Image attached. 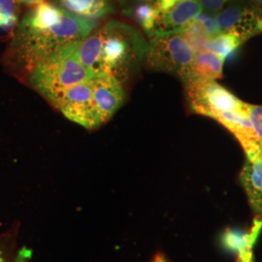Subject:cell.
<instances>
[{
  "instance_id": "cell-26",
  "label": "cell",
  "mask_w": 262,
  "mask_h": 262,
  "mask_svg": "<svg viewBox=\"0 0 262 262\" xmlns=\"http://www.w3.org/2000/svg\"><path fill=\"white\" fill-rule=\"evenodd\" d=\"M252 1L254 2V3H256V4H258V5L262 6V0H252Z\"/></svg>"
},
{
  "instance_id": "cell-14",
  "label": "cell",
  "mask_w": 262,
  "mask_h": 262,
  "mask_svg": "<svg viewBox=\"0 0 262 262\" xmlns=\"http://www.w3.org/2000/svg\"><path fill=\"white\" fill-rule=\"evenodd\" d=\"M64 9L86 19H98L113 11L112 0H60Z\"/></svg>"
},
{
  "instance_id": "cell-11",
  "label": "cell",
  "mask_w": 262,
  "mask_h": 262,
  "mask_svg": "<svg viewBox=\"0 0 262 262\" xmlns=\"http://www.w3.org/2000/svg\"><path fill=\"white\" fill-rule=\"evenodd\" d=\"M261 229L262 216L256 215L249 232L237 229H226L222 236V243L226 250L237 254V261L251 260L253 258V246L256 243Z\"/></svg>"
},
{
  "instance_id": "cell-2",
  "label": "cell",
  "mask_w": 262,
  "mask_h": 262,
  "mask_svg": "<svg viewBox=\"0 0 262 262\" xmlns=\"http://www.w3.org/2000/svg\"><path fill=\"white\" fill-rule=\"evenodd\" d=\"M98 32L100 48L95 73L103 72L126 82L145 62L149 42L138 29L118 20L107 21Z\"/></svg>"
},
{
  "instance_id": "cell-12",
  "label": "cell",
  "mask_w": 262,
  "mask_h": 262,
  "mask_svg": "<svg viewBox=\"0 0 262 262\" xmlns=\"http://www.w3.org/2000/svg\"><path fill=\"white\" fill-rule=\"evenodd\" d=\"M240 180L251 208L262 216V150L253 157H246Z\"/></svg>"
},
{
  "instance_id": "cell-17",
  "label": "cell",
  "mask_w": 262,
  "mask_h": 262,
  "mask_svg": "<svg viewBox=\"0 0 262 262\" xmlns=\"http://www.w3.org/2000/svg\"><path fill=\"white\" fill-rule=\"evenodd\" d=\"M180 33H182V35L186 38V40L190 44V46L193 48L196 54L199 52L205 51V45L208 40L210 39L208 37L204 28H202V26L196 19L191 21L187 28Z\"/></svg>"
},
{
  "instance_id": "cell-10",
  "label": "cell",
  "mask_w": 262,
  "mask_h": 262,
  "mask_svg": "<svg viewBox=\"0 0 262 262\" xmlns=\"http://www.w3.org/2000/svg\"><path fill=\"white\" fill-rule=\"evenodd\" d=\"M215 120L234 135L241 144L246 157H252L261 151L252 122L244 111L234 110L222 113L215 117Z\"/></svg>"
},
{
  "instance_id": "cell-13",
  "label": "cell",
  "mask_w": 262,
  "mask_h": 262,
  "mask_svg": "<svg viewBox=\"0 0 262 262\" xmlns=\"http://www.w3.org/2000/svg\"><path fill=\"white\" fill-rule=\"evenodd\" d=\"M225 60L215 53L202 51L195 55V57L187 69V72L180 79L183 84L192 82L215 81L223 76V67Z\"/></svg>"
},
{
  "instance_id": "cell-25",
  "label": "cell",
  "mask_w": 262,
  "mask_h": 262,
  "mask_svg": "<svg viewBox=\"0 0 262 262\" xmlns=\"http://www.w3.org/2000/svg\"><path fill=\"white\" fill-rule=\"evenodd\" d=\"M139 3H143V2H151V3H157L159 2V0H137ZM159 5V4H158Z\"/></svg>"
},
{
  "instance_id": "cell-27",
  "label": "cell",
  "mask_w": 262,
  "mask_h": 262,
  "mask_svg": "<svg viewBox=\"0 0 262 262\" xmlns=\"http://www.w3.org/2000/svg\"><path fill=\"white\" fill-rule=\"evenodd\" d=\"M0 262H4V258H3V256H2L1 253H0Z\"/></svg>"
},
{
  "instance_id": "cell-22",
  "label": "cell",
  "mask_w": 262,
  "mask_h": 262,
  "mask_svg": "<svg viewBox=\"0 0 262 262\" xmlns=\"http://www.w3.org/2000/svg\"><path fill=\"white\" fill-rule=\"evenodd\" d=\"M180 0H159L158 4H159V9L162 12V11H165V10L171 8L173 5H175Z\"/></svg>"
},
{
  "instance_id": "cell-15",
  "label": "cell",
  "mask_w": 262,
  "mask_h": 262,
  "mask_svg": "<svg viewBox=\"0 0 262 262\" xmlns=\"http://www.w3.org/2000/svg\"><path fill=\"white\" fill-rule=\"evenodd\" d=\"M133 19L143 28V30L150 37L157 26L161 11L157 3L143 2L134 6L126 12Z\"/></svg>"
},
{
  "instance_id": "cell-5",
  "label": "cell",
  "mask_w": 262,
  "mask_h": 262,
  "mask_svg": "<svg viewBox=\"0 0 262 262\" xmlns=\"http://www.w3.org/2000/svg\"><path fill=\"white\" fill-rule=\"evenodd\" d=\"M191 110L196 114L215 119L227 111H243L245 102L238 99L215 81L184 84Z\"/></svg>"
},
{
  "instance_id": "cell-8",
  "label": "cell",
  "mask_w": 262,
  "mask_h": 262,
  "mask_svg": "<svg viewBox=\"0 0 262 262\" xmlns=\"http://www.w3.org/2000/svg\"><path fill=\"white\" fill-rule=\"evenodd\" d=\"M101 124L108 122L124 101L122 83L114 76L97 72L89 80Z\"/></svg>"
},
{
  "instance_id": "cell-18",
  "label": "cell",
  "mask_w": 262,
  "mask_h": 262,
  "mask_svg": "<svg viewBox=\"0 0 262 262\" xmlns=\"http://www.w3.org/2000/svg\"><path fill=\"white\" fill-rule=\"evenodd\" d=\"M17 0H0V28L10 29L17 20Z\"/></svg>"
},
{
  "instance_id": "cell-6",
  "label": "cell",
  "mask_w": 262,
  "mask_h": 262,
  "mask_svg": "<svg viewBox=\"0 0 262 262\" xmlns=\"http://www.w3.org/2000/svg\"><path fill=\"white\" fill-rule=\"evenodd\" d=\"M215 18L221 32H230L245 43L262 34V6L252 0H232Z\"/></svg>"
},
{
  "instance_id": "cell-21",
  "label": "cell",
  "mask_w": 262,
  "mask_h": 262,
  "mask_svg": "<svg viewBox=\"0 0 262 262\" xmlns=\"http://www.w3.org/2000/svg\"><path fill=\"white\" fill-rule=\"evenodd\" d=\"M199 1L203 7V11L216 15L226 4H228L232 0H199Z\"/></svg>"
},
{
  "instance_id": "cell-7",
  "label": "cell",
  "mask_w": 262,
  "mask_h": 262,
  "mask_svg": "<svg viewBox=\"0 0 262 262\" xmlns=\"http://www.w3.org/2000/svg\"><path fill=\"white\" fill-rule=\"evenodd\" d=\"M56 107L68 120L84 128L94 129L102 125L89 81L75 84L67 90Z\"/></svg>"
},
{
  "instance_id": "cell-20",
  "label": "cell",
  "mask_w": 262,
  "mask_h": 262,
  "mask_svg": "<svg viewBox=\"0 0 262 262\" xmlns=\"http://www.w3.org/2000/svg\"><path fill=\"white\" fill-rule=\"evenodd\" d=\"M196 20L202 26V28H204L209 39H212L216 36L219 33H221V29L219 27L215 14H211L203 11L197 17Z\"/></svg>"
},
{
  "instance_id": "cell-16",
  "label": "cell",
  "mask_w": 262,
  "mask_h": 262,
  "mask_svg": "<svg viewBox=\"0 0 262 262\" xmlns=\"http://www.w3.org/2000/svg\"><path fill=\"white\" fill-rule=\"evenodd\" d=\"M242 44L243 42L240 40V38L237 37L233 33L221 32L215 37L208 40L205 45V51L215 53V55L221 56L225 60L227 56Z\"/></svg>"
},
{
  "instance_id": "cell-4",
  "label": "cell",
  "mask_w": 262,
  "mask_h": 262,
  "mask_svg": "<svg viewBox=\"0 0 262 262\" xmlns=\"http://www.w3.org/2000/svg\"><path fill=\"white\" fill-rule=\"evenodd\" d=\"M195 55L182 33L158 35L150 38L145 63L150 70L181 78L191 66Z\"/></svg>"
},
{
  "instance_id": "cell-3",
  "label": "cell",
  "mask_w": 262,
  "mask_h": 262,
  "mask_svg": "<svg viewBox=\"0 0 262 262\" xmlns=\"http://www.w3.org/2000/svg\"><path fill=\"white\" fill-rule=\"evenodd\" d=\"M78 42L39 59L29 67V83L55 106L67 90L88 82L94 75V71L83 66L77 57Z\"/></svg>"
},
{
  "instance_id": "cell-29",
  "label": "cell",
  "mask_w": 262,
  "mask_h": 262,
  "mask_svg": "<svg viewBox=\"0 0 262 262\" xmlns=\"http://www.w3.org/2000/svg\"><path fill=\"white\" fill-rule=\"evenodd\" d=\"M247 262H253V259H252V260H250V261H247Z\"/></svg>"
},
{
  "instance_id": "cell-24",
  "label": "cell",
  "mask_w": 262,
  "mask_h": 262,
  "mask_svg": "<svg viewBox=\"0 0 262 262\" xmlns=\"http://www.w3.org/2000/svg\"><path fill=\"white\" fill-rule=\"evenodd\" d=\"M19 3H24L26 5H30V6H36L38 4L44 2V0H17Z\"/></svg>"
},
{
  "instance_id": "cell-9",
  "label": "cell",
  "mask_w": 262,
  "mask_h": 262,
  "mask_svg": "<svg viewBox=\"0 0 262 262\" xmlns=\"http://www.w3.org/2000/svg\"><path fill=\"white\" fill-rule=\"evenodd\" d=\"M202 12L203 7L199 0H180L171 8L160 13L150 37L180 33Z\"/></svg>"
},
{
  "instance_id": "cell-23",
  "label": "cell",
  "mask_w": 262,
  "mask_h": 262,
  "mask_svg": "<svg viewBox=\"0 0 262 262\" xmlns=\"http://www.w3.org/2000/svg\"><path fill=\"white\" fill-rule=\"evenodd\" d=\"M150 262H171L168 259V257L162 253H158L155 254V256L151 258Z\"/></svg>"
},
{
  "instance_id": "cell-1",
  "label": "cell",
  "mask_w": 262,
  "mask_h": 262,
  "mask_svg": "<svg viewBox=\"0 0 262 262\" xmlns=\"http://www.w3.org/2000/svg\"><path fill=\"white\" fill-rule=\"evenodd\" d=\"M97 25L49 2L36 5L19 24L18 46L28 67L69 44L88 37Z\"/></svg>"
},
{
  "instance_id": "cell-28",
  "label": "cell",
  "mask_w": 262,
  "mask_h": 262,
  "mask_svg": "<svg viewBox=\"0 0 262 262\" xmlns=\"http://www.w3.org/2000/svg\"><path fill=\"white\" fill-rule=\"evenodd\" d=\"M18 262H26V261H25V260H19V261H18Z\"/></svg>"
},
{
  "instance_id": "cell-19",
  "label": "cell",
  "mask_w": 262,
  "mask_h": 262,
  "mask_svg": "<svg viewBox=\"0 0 262 262\" xmlns=\"http://www.w3.org/2000/svg\"><path fill=\"white\" fill-rule=\"evenodd\" d=\"M243 111L252 122L256 140L262 149V106L245 103Z\"/></svg>"
}]
</instances>
